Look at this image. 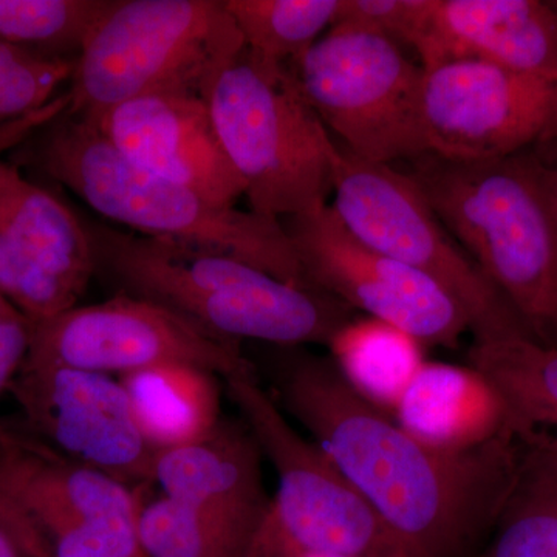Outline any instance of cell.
<instances>
[{
  "instance_id": "cell-1",
  "label": "cell",
  "mask_w": 557,
  "mask_h": 557,
  "mask_svg": "<svg viewBox=\"0 0 557 557\" xmlns=\"http://www.w3.org/2000/svg\"><path fill=\"white\" fill-rule=\"evenodd\" d=\"M270 380L278 408L310 432L410 557H461L493 530L520 440L463 453L432 448L361 397L330 357L299 347L284 348Z\"/></svg>"
},
{
  "instance_id": "cell-2",
  "label": "cell",
  "mask_w": 557,
  "mask_h": 557,
  "mask_svg": "<svg viewBox=\"0 0 557 557\" xmlns=\"http://www.w3.org/2000/svg\"><path fill=\"white\" fill-rule=\"evenodd\" d=\"M83 222L95 276L115 293L159 304L222 338L327 347L355 318L335 296L289 284L225 252Z\"/></svg>"
},
{
  "instance_id": "cell-3",
  "label": "cell",
  "mask_w": 557,
  "mask_h": 557,
  "mask_svg": "<svg viewBox=\"0 0 557 557\" xmlns=\"http://www.w3.org/2000/svg\"><path fill=\"white\" fill-rule=\"evenodd\" d=\"M11 153V163L44 172L102 218L141 236L215 249L289 284L313 287L281 220L212 203L188 186L143 170L87 116L65 110Z\"/></svg>"
},
{
  "instance_id": "cell-4",
  "label": "cell",
  "mask_w": 557,
  "mask_h": 557,
  "mask_svg": "<svg viewBox=\"0 0 557 557\" xmlns=\"http://www.w3.org/2000/svg\"><path fill=\"white\" fill-rule=\"evenodd\" d=\"M534 153L453 161L423 153L410 177L528 336L557 347V211Z\"/></svg>"
},
{
  "instance_id": "cell-5",
  "label": "cell",
  "mask_w": 557,
  "mask_h": 557,
  "mask_svg": "<svg viewBox=\"0 0 557 557\" xmlns=\"http://www.w3.org/2000/svg\"><path fill=\"white\" fill-rule=\"evenodd\" d=\"M200 95L252 212L284 220L327 205L335 139L288 65L244 47L209 70Z\"/></svg>"
},
{
  "instance_id": "cell-6",
  "label": "cell",
  "mask_w": 557,
  "mask_h": 557,
  "mask_svg": "<svg viewBox=\"0 0 557 557\" xmlns=\"http://www.w3.org/2000/svg\"><path fill=\"white\" fill-rule=\"evenodd\" d=\"M141 491L50 448L0 418V528L28 557H146Z\"/></svg>"
},
{
  "instance_id": "cell-7",
  "label": "cell",
  "mask_w": 557,
  "mask_h": 557,
  "mask_svg": "<svg viewBox=\"0 0 557 557\" xmlns=\"http://www.w3.org/2000/svg\"><path fill=\"white\" fill-rule=\"evenodd\" d=\"M223 0H115L76 58L69 113L91 115L166 87L200 89L244 49Z\"/></svg>"
},
{
  "instance_id": "cell-8",
  "label": "cell",
  "mask_w": 557,
  "mask_h": 557,
  "mask_svg": "<svg viewBox=\"0 0 557 557\" xmlns=\"http://www.w3.org/2000/svg\"><path fill=\"white\" fill-rule=\"evenodd\" d=\"M332 193L330 207L357 239L431 277L463 307L474 343L531 339L409 172L358 159L333 141Z\"/></svg>"
},
{
  "instance_id": "cell-9",
  "label": "cell",
  "mask_w": 557,
  "mask_h": 557,
  "mask_svg": "<svg viewBox=\"0 0 557 557\" xmlns=\"http://www.w3.org/2000/svg\"><path fill=\"white\" fill-rule=\"evenodd\" d=\"M288 67L329 134L358 159L392 164L423 156L424 70L398 44L338 22Z\"/></svg>"
},
{
  "instance_id": "cell-10",
  "label": "cell",
  "mask_w": 557,
  "mask_h": 557,
  "mask_svg": "<svg viewBox=\"0 0 557 557\" xmlns=\"http://www.w3.org/2000/svg\"><path fill=\"white\" fill-rule=\"evenodd\" d=\"M222 384L276 472L269 520L292 544L339 557H410L325 450L296 431L255 368Z\"/></svg>"
},
{
  "instance_id": "cell-11",
  "label": "cell",
  "mask_w": 557,
  "mask_h": 557,
  "mask_svg": "<svg viewBox=\"0 0 557 557\" xmlns=\"http://www.w3.org/2000/svg\"><path fill=\"white\" fill-rule=\"evenodd\" d=\"M25 364L120 376L177 366L203 370L220 380L255 368L240 343L214 335L159 304L123 293L32 322Z\"/></svg>"
},
{
  "instance_id": "cell-12",
  "label": "cell",
  "mask_w": 557,
  "mask_h": 557,
  "mask_svg": "<svg viewBox=\"0 0 557 557\" xmlns=\"http://www.w3.org/2000/svg\"><path fill=\"white\" fill-rule=\"evenodd\" d=\"M423 70L424 153L453 161L497 160L557 138V72H518L482 61Z\"/></svg>"
},
{
  "instance_id": "cell-13",
  "label": "cell",
  "mask_w": 557,
  "mask_h": 557,
  "mask_svg": "<svg viewBox=\"0 0 557 557\" xmlns=\"http://www.w3.org/2000/svg\"><path fill=\"white\" fill-rule=\"evenodd\" d=\"M281 222L307 282L351 310L409 333L424 347L456 348L471 333L467 311L445 288L357 239L330 205Z\"/></svg>"
},
{
  "instance_id": "cell-14",
  "label": "cell",
  "mask_w": 557,
  "mask_h": 557,
  "mask_svg": "<svg viewBox=\"0 0 557 557\" xmlns=\"http://www.w3.org/2000/svg\"><path fill=\"white\" fill-rule=\"evenodd\" d=\"M9 391L24 416L22 424L50 448L131 490L153 483L157 450L143 435L121 381L24 362Z\"/></svg>"
},
{
  "instance_id": "cell-15",
  "label": "cell",
  "mask_w": 557,
  "mask_h": 557,
  "mask_svg": "<svg viewBox=\"0 0 557 557\" xmlns=\"http://www.w3.org/2000/svg\"><path fill=\"white\" fill-rule=\"evenodd\" d=\"M91 277L83 219L0 157V295L39 322L78 306Z\"/></svg>"
},
{
  "instance_id": "cell-16",
  "label": "cell",
  "mask_w": 557,
  "mask_h": 557,
  "mask_svg": "<svg viewBox=\"0 0 557 557\" xmlns=\"http://www.w3.org/2000/svg\"><path fill=\"white\" fill-rule=\"evenodd\" d=\"M76 115V113H75ZM87 116L124 159L223 207L245 186L226 159L196 87H166Z\"/></svg>"
},
{
  "instance_id": "cell-17",
  "label": "cell",
  "mask_w": 557,
  "mask_h": 557,
  "mask_svg": "<svg viewBox=\"0 0 557 557\" xmlns=\"http://www.w3.org/2000/svg\"><path fill=\"white\" fill-rule=\"evenodd\" d=\"M262 458L244 421L222 417L203 438L159 450L153 483L164 496L252 548L273 507Z\"/></svg>"
},
{
  "instance_id": "cell-18",
  "label": "cell",
  "mask_w": 557,
  "mask_h": 557,
  "mask_svg": "<svg viewBox=\"0 0 557 557\" xmlns=\"http://www.w3.org/2000/svg\"><path fill=\"white\" fill-rule=\"evenodd\" d=\"M412 50L423 69L482 61L557 72V5L544 0H424Z\"/></svg>"
},
{
  "instance_id": "cell-19",
  "label": "cell",
  "mask_w": 557,
  "mask_h": 557,
  "mask_svg": "<svg viewBox=\"0 0 557 557\" xmlns=\"http://www.w3.org/2000/svg\"><path fill=\"white\" fill-rule=\"evenodd\" d=\"M391 416L421 442L450 453L519 440L504 398L469 364L426 359Z\"/></svg>"
},
{
  "instance_id": "cell-20",
  "label": "cell",
  "mask_w": 557,
  "mask_h": 557,
  "mask_svg": "<svg viewBox=\"0 0 557 557\" xmlns=\"http://www.w3.org/2000/svg\"><path fill=\"white\" fill-rule=\"evenodd\" d=\"M143 435L159 450L203 438L219 423V376L190 368H157L120 376Z\"/></svg>"
},
{
  "instance_id": "cell-21",
  "label": "cell",
  "mask_w": 557,
  "mask_h": 557,
  "mask_svg": "<svg viewBox=\"0 0 557 557\" xmlns=\"http://www.w3.org/2000/svg\"><path fill=\"white\" fill-rule=\"evenodd\" d=\"M478 557H557V442L547 434L520 440L515 483L493 536Z\"/></svg>"
},
{
  "instance_id": "cell-22",
  "label": "cell",
  "mask_w": 557,
  "mask_h": 557,
  "mask_svg": "<svg viewBox=\"0 0 557 557\" xmlns=\"http://www.w3.org/2000/svg\"><path fill=\"white\" fill-rule=\"evenodd\" d=\"M468 364L504 398L516 437L541 432L557 442V347L528 338L472 341Z\"/></svg>"
},
{
  "instance_id": "cell-23",
  "label": "cell",
  "mask_w": 557,
  "mask_h": 557,
  "mask_svg": "<svg viewBox=\"0 0 557 557\" xmlns=\"http://www.w3.org/2000/svg\"><path fill=\"white\" fill-rule=\"evenodd\" d=\"M329 357L361 397L391 416L426 361V347L387 322L355 317L327 344Z\"/></svg>"
},
{
  "instance_id": "cell-24",
  "label": "cell",
  "mask_w": 557,
  "mask_h": 557,
  "mask_svg": "<svg viewBox=\"0 0 557 557\" xmlns=\"http://www.w3.org/2000/svg\"><path fill=\"white\" fill-rule=\"evenodd\" d=\"M244 46L274 64L302 57L336 24L341 0H223Z\"/></svg>"
},
{
  "instance_id": "cell-25",
  "label": "cell",
  "mask_w": 557,
  "mask_h": 557,
  "mask_svg": "<svg viewBox=\"0 0 557 557\" xmlns=\"http://www.w3.org/2000/svg\"><path fill=\"white\" fill-rule=\"evenodd\" d=\"M115 0H0V40L40 57L76 61Z\"/></svg>"
},
{
  "instance_id": "cell-26",
  "label": "cell",
  "mask_w": 557,
  "mask_h": 557,
  "mask_svg": "<svg viewBox=\"0 0 557 557\" xmlns=\"http://www.w3.org/2000/svg\"><path fill=\"white\" fill-rule=\"evenodd\" d=\"M138 539L146 557H249L251 547L212 525L193 509L161 496L138 511Z\"/></svg>"
},
{
  "instance_id": "cell-27",
  "label": "cell",
  "mask_w": 557,
  "mask_h": 557,
  "mask_svg": "<svg viewBox=\"0 0 557 557\" xmlns=\"http://www.w3.org/2000/svg\"><path fill=\"white\" fill-rule=\"evenodd\" d=\"M75 61L40 57L0 40V127L46 108L70 83Z\"/></svg>"
},
{
  "instance_id": "cell-28",
  "label": "cell",
  "mask_w": 557,
  "mask_h": 557,
  "mask_svg": "<svg viewBox=\"0 0 557 557\" xmlns=\"http://www.w3.org/2000/svg\"><path fill=\"white\" fill-rule=\"evenodd\" d=\"M424 0H341L338 22L368 28L412 49Z\"/></svg>"
},
{
  "instance_id": "cell-29",
  "label": "cell",
  "mask_w": 557,
  "mask_h": 557,
  "mask_svg": "<svg viewBox=\"0 0 557 557\" xmlns=\"http://www.w3.org/2000/svg\"><path fill=\"white\" fill-rule=\"evenodd\" d=\"M32 343V322L21 317L0 322V395L21 372Z\"/></svg>"
},
{
  "instance_id": "cell-30",
  "label": "cell",
  "mask_w": 557,
  "mask_h": 557,
  "mask_svg": "<svg viewBox=\"0 0 557 557\" xmlns=\"http://www.w3.org/2000/svg\"><path fill=\"white\" fill-rule=\"evenodd\" d=\"M69 106L70 95L67 91H62L46 108L36 110L30 115L24 116V119L13 121V123L0 127V156L16 149L22 141H25L32 134H35L39 127L64 113Z\"/></svg>"
},
{
  "instance_id": "cell-31",
  "label": "cell",
  "mask_w": 557,
  "mask_h": 557,
  "mask_svg": "<svg viewBox=\"0 0 557 557\" xmlns=\"http://www.w3.org/2000/svg\"><path fill=\"white\" fill-rule=\"evenodd\" d=\"M249 557H339L296 547L269 519L259 531Z\"/></svg>"
},
{
  "instance_id": "cell-32",
  "label": "cell",
  "mask_w": 557,
  "mask_h": 557,
  "mask_svg": "<svg viewBox=\"0 0 557 557\" xmlns=\"http://www.w3.org/2000/svg\"><path fill=\"white\" fill-rule=\"evenodd\" d=\"M21 549L3 528H0V557H21Z\"/></svg>"
},
{
  "instance_id": "cell-33",
  "label": "cell",
  "mask_w": 557,
  "mask_h": 557,
  "mask_svg": "<svg viewBox=\"0 0 557 557\" xmlns=\"http://www.w3.org/2000/svg\"><path fill=\"white\" fill-rule=\"evenodd\" d=\"M21 317L22 314L20 313V311L14 309V307L11 306L9 300H7L5 298H3L2 295H0V322L9 321V319H16Z\"/></svg>"
},
{
  "instance_id": "cell-34",
  "label": "cell",
  "mask_w": 557,
  "mask_h": 557,
  "mask_svg": "<svg viewBox=\"0 0 557 557\" xmlns=\"http://www.w3.org/2000/svg\"><path fill=\"white\" fill-rule=\"evenodd\" d=\"M547 182L549 194H552V199L555 201L557 211V168H547Z\"/></svg>"
},
{
  "instance_id": "cell-35",
  "label": "cell",
  "mask_w": 557,
  "mask_h": 557,
  "mask_svg": "<svg viewBox=\"0 0 557 557\" xmlns=\"http://www.w3.org/2000/svg\"><path fill=\"white\" fill-rule=\"evenodd\" d=\"M556 5H557V2H556Z\"/></svg>"
}]
</instances>
